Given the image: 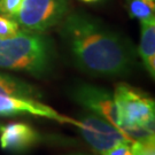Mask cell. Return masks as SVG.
I'll return each mask as SVG.
<instances>
[{
  "mask_svg": "<svg viewBox=\"0 0 155 155\" xmlns=\"http://www.w3.org/2000/svg\"><path fill=\"white\" fill-rule=\"evenodd\" d=\"M55 58L54 43L44 32L23 29L12 37L0 38V68L2 69L44 78L53 71Z\"/></svg>",
  "mask_w": 155,
  "mask_h": 155,
  "instance_id": "7a4b0ae2",
  "label": "cell"
},
{
  "mask_svg": "<svg viewBox=\"0 0 155 155\" xmlns=\"http://www.w3.org/2000/svg\"><path fill=\"white\" fill-rule=\"evenodd\" d=\"M70 13V0H24L16 23L24 30L45 32L59 25Z\"/></svg>",
  "mask_w": 155,
  "mask_h": 155,
  "instance_id": "277c9868",
  "label": "cell"
},
{
  "mask_svg": "<svg viewBox=\"0 0 155 155\" xmlns=\"http://www.w3.org/2000/svg\"><path fill=\"white\" fill-rule=\"evenodd\" d=\"M17 115L44 117L62 124H71L76 127L79 125V121L77 118L66 116L37 99L11 94H0V116L11 117Z\"/></svg>",
  "mask_w": 155,
  "mask_h": 155,
  "instance_id": "8992f818",
  "label": "cell"
},
{
  "mask_svg": "<svg viewBox=\"0 0 155 155\" xmlns=\"http://www.w3.org/2000/svg\"><path fill=\"white\" fill-rule=\"evenodd\" d=\"M70 97L81 107L105 118L120 129L114 93L109 90L93 84L81 83L72 87Z\"/></svg>",
  "mask_w": 155,
  "mask_h": 155,
  "instance_id": "5b68a950",
  "label": "cell"
},
{
  "mask_svg": "<svg viewBox=\"0 0 155 155\" xmlns=\"http://www.w3.org/2000/svg\"><path fill=\"white\" fill-rule=\"evenodd\" d=\"M40 140L41 134L25 123H9L2 125L0 130V146L7 152H25L38 145Z\"/></svg>",
  "mask_w": 155,
  "mask_h": 155,
  "instance_id": "ba28073f",
  "label": "cell"
},
{
  "mask_svg": "<svg viewBox=\"0 0 155 155\" xmlns=\"http://www.w3.org/2000/svg\"><path fill=\"white\" fill-rule=\"evenodd\" d=\"M84 2H97V1H99V0H82Z\"/></svg>",
  "mask_w": 155,
  "mask_h": 155,
  "instance_id": "2e32d148",
  "label": "cell"
},
{
  "mask_svg": "<svg viewBox=\"0 0 155 155\" xmlns=\"http://www.w3.org/2000/svg\"><path fill=\"white\" fill-rule=\"evenodd\" d=\"M120 130L134 140L154 134L155 101L147 93L127 83H120L113 92Z\"/></svg>",
  "mask_w": 155,
  "mask_h": 155,
  "instance_id": "3957f363",
  "label": "cell"
},
{
  "mask_svg": "<svg viewBox=\"0 0 155 155\" xmlns=\"http://www.w3.org/2000/svg\"><path fill=\"white\" fill-rule=\"evenodd\" d=\"M133 155H155V134H150L132 141Z\"/></svg>",
  "mask_w": 155,
  "mask_h": 155,
  "instance_id": "7c38bea8",
  "label": "cell"
},
{
  "mask_svg": "<svg viewBox=\"0 0 155 155\" xmlns=\"http://www.w3.org/2000/svg\"><path fill=\"white\" fill-rule=\"evenodd\" d=\"M139 56L152 79L155 78V20L141 22Z\"/></svg>",
  "mask_w": 155,
  "mask_h": 155,
  "instance_id": "9c48e42d",
  "label": "cell"
},
{
  "mask_svg": "<svg viewBox=\"0 0 155 155\" xmlns=\"http://www.w3.org/2000/svg\"><path fill=\"white\" fill-rule=\"evenodd\" d=\"M59 32L75 66L93 77H123L137 64L136 48L100 20L82 12L69 13Z\"/></svg>",
  "mask_w": 155,
  "mask_h": 155,
  "instance_id": "6da1fadb",
  "label": "cell"
},
{
  "mask_svg": "<svg viewBox=\"0 0 155 155\" xmlns=\"http://www.w3.org/2000/svg\"><path fill=\"white\" fill-rule=\"evenodd\" d=\"M20 30V25L12 17L0 15V38L12 37Z\"/></svg>",
  "mask_w": 155,
  "mask_h": 155,
  "instance_id": "4fadbf2b",
  "label": "cell"
},
{
  "mask_svg": "<svg viewBox=\"0 0 155 155\" xmlns=\"http://www.w3.org/2000/svg\"><path fill=\"white\" fill-rule=\"evenodd\" d=\"M72 155H87V154H72Z\"/></svg>",
  "mask_w": 155,
  "mask_h": 155,
  "instance_id": "e0dca14e",
  "label": "cell"
},
{
  "mask_svg": "<svg viewBox=\"0 0 155 155\" xmlns=\"http://www.w3.org/2000/svg\"><path fill=\"white\" fill-rule=\"evenodd\" d=\"M129 15L141 22L155 20V0H125Z\"/></svg>",
  "mask_w": 155,
  "mask_h": 155,
  "instance_id": "8fae6325",
  "label": "cell"
},
{
  "mask_svg": "<svg viewBox=\"0 0 155 155\" xmlns=\"http://www.w3.org/2000/svg\"><path fill=\"white\" fill-rule=\"evenodd\" d=\"M24 0H0V15L14 17L17 15Z\"/></svg>",
  "mask_w": 155,
  "mask_h": 155,
  "instance_id": "5bb4252c",
  "label": "cell"
},
{
  "mask_svg": "<svg viewBox=\"0 0 155 155\" xmlns=\"http://www.w3.org/2000/svg\"><path fill=\"white\" fill-rule=\"evenodd\" d=\"M1 127H2V124H1V123H0V130H1Z\"/></svg>",
  "mask_w": 155,
  "mask_h": 155,
  "instance_id": "ac0fdd59",
  "label": "cell"
},
{
  "mask_svg": "<svg viewBox=\"0 0 155 155\" xmlns=\"http://www.w3.org/2000/svg\"><path fill=\"white\" fill-rule=\"evenodd\" d=\"M0 94L28 97L37 100L41 98V92L36 85L30 84L29 82L16 76L1 71H0Z\"/></svg>",
  "mask_w": 155,
  "mask_h": 155,
  "instance_id": "30bf717a",
  "label": "cell"
},
{
  "mask_svg": "<svg viewBox=\"0 0 155 155\" xmlns=\"http://www.w3.org/2000/svg\"><path fill=\"white\" fill-rule=\"evenodd\" d=\"M132 141L133 140H124L117 143L113 147L105 150L101 155H133Z\"/></svg>",
  "mask_w": 155,
  "mask_h": 155,
  "instance_id": "9a60e30c",
  "label": "cell"
},
{
  "mask_svg": "<svg viewBox=\"0 0 155 155\" xmlns=\"http://www.w3.org/2000/svg\"><path fill=\"white\" fill-rule=\"evenodd\" d=\"M78 121L77 129L82 137L100 155L117 143L131 140L118 127L95 114H86Z\"/></svg>",
  "mask_w": 155,
  "mask_h": 155,
  "instance_id": "52a82bcc",
  "label": "cell"
}]
</instances>
